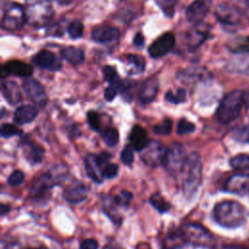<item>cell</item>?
Listing matches in <instances>:
<instances>
[{
	"label": "cell",
	"mask_w": 249,
	"mask_h": 249,
	"mask_svg": "<svg viewBox=\"0 0 249 249\" xmlns=\"http://www.w3.org/2000/svg\"><path fill=\"white\" fill-rule=\"evenodd\" d=\"M32 61L37 66L50 71H58L62 66L60 59L49 50H42L38 52L32 57Z\"/></svg>",
	"instance_id": "17"
},
{
	"label": "cell",
	"mask_w": 249,
	"mask_h": 249,
	"mask_svg": "<svg viewBox=\"0 0 249 249\" xmlns=\"http://www.w3.org/2000/svg\"><path fill=\"white\" fill-rule=\"evenodd\" d=\"M24 11L27 22L34 27L45 26L54 14L51 0H25Z\"/></svg>",
	"instance_id": "6"
},
{
	"label": "cell",
	"mask_w": 249,
	"mask_h": 249,
	"mask_svg": "<svg viewBox=\"0 0 249 249\" xmlns=\"http://www.w3.org/2000/svg\"><path fill=\"white\" fill-rule=\"evenodd\" d=\"M21 134V131L13 124H3L1 126V136L4 138H10L12 136Z\"/></svg>",
	"instance_id": "44"
},
{
	"label": "cell",
	"mask_w": 249,
	"mask_h": 249,
	"mask_svg": "<svg viewBox=\"0 0 249 249\" xmlns=\"http://www.w3.org/2000/svg\"><path fill=\"white\" fill-rule=\"evenodd\" d=\"M80 249H98V242L93 238H87L80 243Z\"/></svg>",
	"instance_id": "48"
},
{
	"label": "cell",
	"mask_w": 249,
	"mask_h": 249,
	"mask_svg": "<svg viewBox=\"0 0 249 249\" xmlns=\"http://www.w3.org/2000/svg\"><path fill=\"white\" fill-rule=\"evenodd\" d=\"M38 116V109L34 105L25 104L18 107L14 112V121L18 124H25L33 122Z\"/></svg>",
	"instance_id": "23"
},
{
	"label": "cell",
	"mask_w": 249,
	"mask_h": 249,
	"mask_svg": "<svg viewBox=\"0 0 249 249\" xmlns=\"http://www.w3.org/2000/svg\"><path fill=\"white\" fill-rule=\"evenodd\" d=\"M23 249H48L45 246H39V247H27V248H23Z\"/></svg>",
	"instance_id": "55"
},
{
	"label": "cell",
	"mask_w": 249,
	"mask_h": 249,
	"mask_svg": "<svg viewBox=\"0 0 249 249\" xmlns=\"http://www.w3.org/2000/svg\"><path fill=\"white\" fill-rule=\"evenodd\" d=\"M188 155L184 146L179 142H174L166 148L162 165L172 176L179 175L185 168Z\"/></svg>",
	"instance_id": "7"
},
{
	"label": "cell",
	"mask_w": 249,
	"mask_h": 249,
	"mask_svg": "<svg viewBox=\"0 0 249 249\" xmlns=\"http://www.w3.org/2000/svg\"><path fill=\"white\" fill-rule=\"evenodd\" d=\"M212 0H196L191 3L186 9L187 19L193 24L201 23L208 14Z\"/></svg>",
	"instance_id": "14"
},
{
	"label": "cell",
	"mask_w": 249,
	"mask_h": 249,
	"mask_svg": "<svg viewBox=\"0 0 249 249\" xmlns=\"http://www.w3.org/2000/svg\"><path fill=\"white\" fill-rule=\"evenodd\" d=\"M227 48L233 53L249 54V36H241L230 41Z\"/></svg>",
	"instance_id": "29"
},
{
	"label": "cell",
	"mask_w": 249,
	"mask_h": 249,
	"mask_svg": "<svg viewBox=\"0 0 249 249\" xmlns=\"http://www.w3.org/2000/svg\"><path fill=\"white\" fill-rule=\"evenodd\" d=\"M102 172H103L104 178H108V179L115 178L119 173V166L116 163L108 162L104 165Z\"/></svg>",
	"instance_id": "46"
},
{
	"label": "cell",
	"mask_w": 249,
	"mask_h": 249,
	"mask_svg": "<svg viewBox=\"0 0 249 249\" xmlns=\"http://www.w3.org/2000/svg\"><path fill=\"white\" fill-rule=\"evenodd\" d=\"M133 44L137 48H142L144 46V36L142 33L137 32L133 37Z\"/></svg>",
	"instance_id": "50"
},
{
	"label": "cell",
	"mask_w": 249,
	"mask_h": 249,
	"mask_svg": "<svg viewBox=\"0 0 249 249\" xmlns=\"http://www.w3.org/2000/svg\"><path fill=\"white\" fill-rule=\"evenodd\" d=\"M67 177L66 168L62 165L53 166L47 173L41 175L30 188L29 198L32 200L43 199L52 188L59 185Z\"/></svg>",
	"instance_id": "3"
},
{
	"label": "cell",
	"mask_w": 249,
	"mask_h": 249,
	"mask_svg": "<svg viewBox=\"0 0 249 249\" xmlns=\"http://www.w3.org/2000/svg\"><path fill=\"white\" fill-rule=\"evenodd\" d=\"M58 4L60 5H68L70 3H72L74 0H55Z\"/></svg>",
	"instance_id": "53"
},
{
	"label": "cell",
	"mask_w": 249,
	"mask_h": 249,
	"mask_svg": "<svg viewBox=\"0 0 249 249\" xmlns=\"http://www.w3.org/2000/svg\"><path fill=\"white\" fill-rule=\"evenodd\" d=\"M1 92L10 105H17L21 101V92L14 81H4L1 84Z\"/></svg>",
	"instance_id": "25"
},
{
	"label": "cell",
	"mask_w": 249,
	"mask_h": 249,
	"mask_svg": "<svg viewBox=\"0 0 249 249\" xmlns=\"http://www.w3.org/2000/svg\"><path fill=\"white\" fill-rule=\"evenodd\" d=\"M133 195L125 190H122L120 192L119 195H116L114 196H112L113 201L119 206V207H123V208H126L129 205V202L132 199Z\"/></svg>",
	"instance_id": "38"
},
{
	"label": "cell",
	"mask_w": 249,
	"mask_h": 249,
	"mask_svg": "<svg viewBox=\"0 0 249 249\" xmlns=\"http://www.w3.org/2000/svg\"><path fill=\"white\" fill-rule=\"evenodd\" d=\"M48 34L53 36H61L63 34V27H61V22H57L50 27Z\"/></svg>",
	"instance_id": "49"
},
{
	"label": "cell",
	"mask_w": 249,
	"mask_h": 249,
	"mask_svg": "<svg viewBox=\"0 0 249 249\" xmlns=\"http://www.w3.org/2000/svg\"><path fill=\"white\" fill-rule=\"evenodd\" d=\"M186 177L183 182V191L187 198H192L200 186L202 179V164L197 153L193 152L188 155L186 166Z\"/></svg>",
	"instance_id": "5"
},
{
	"label": "cell",
	"mask_w": 249,
	"mask_h": 249,
	"mask_svg": "<svg viewBox=\"0 0 249 249\" xmlns=\"http://www.w3.org/2000/svg\"><path fill=\"white\" fill-rule=\"evenodd\" d=\"M174 46H175L174 34L172 32H166L150 45L148 52L152 57L158 58L171 52Z\"/></svg>",
	"instance_id": "11"
},
{
	"label": "cell",
	"mask_w": 249,
	"mask_h": 249,
	"mask_svg": "<svg viewBox=\"0 0 249 249\" xmlns=\"http://www.w3.org/2000/svg\"><path fill=\"white\" fill-rule=\"evenodd\" d=\"M24 180V174L21 170H15L13 171L10 176L7 179V183L10 186L16 187V186H19Z\"/></svg>",
	"instance_id": "45"
},
{
	"label": "cell",
	"mask_w": 249,
	"mask_h": 249,
	"mask_svg": "<svg viewBox=\"0 0 249 249\" xmlns=\"http://www.w3.org/2000/svg\"><path fill=\"white\" fill-rule=\"evenodd\" d=\"M196 130V125L192 122L182 118L178 121L177 123V127H176V133L178 135H185L191 132H194Z\"/></svg>",
	"instance_id": "39"
},
{
	"label": "cell",
	"mask_w": 249,
	"mask_h": 249,
	"mask_svg": "<svg viewBox=\"0 0 249 249\" xmlns=\"http://www.w3.org/2000/svg\"><path fill=\"white\" fill-rule=\"evenodd\" d=\"M136 88V82L131 80V79H126V80H122V83L120 85L119 92L121 93L123 99L126 102H130L133 98L134 90Z\"/></svg>",
	"instance_id": "30"
},
{
	"label": "cell",
	"mask_w": 249,
	"mask_h": 249,
	"mask_svg": "<svg viewBox=\"0 0 249 249\" xmlns=\"http://www.w3.org/2000/svg\"><path fill=\"white\" fill-rule=\"evenodd\" d=\"M9 209H10L9 205L2 204V205H1V215H2V216H3V215H5V214L9 211Z\"/></svg>",
	"instance_id": "52"
},
{
	"label": "cell",
	"mask_w": 249,
	"mask_h": 249,
	"mask_svg": "<svg viewBox=\"0 0 249 249\" xmlns=\"http://www.w3.org/2000/svg\"><path fill=\"white\" fill-rule=\"evenodd\" d=\"M159 80L157 77H150L146 79L140 87L138 92V99L142 104H149L153 102L159 92Z\"/></svg>",
	"instance_id": "18"
},
{
	"label": "cell",
	"mask_w": 249,
	"mask_h": 249,
	"mask_svg": "<svg viewBox=\"0 0 249 249\" xmlns=\"http://www.w3.org/2000/svg\"><path fill=\"white\" fill-rule=\"evenodd\" d=\"M128 138L130 141V145L135 151L138 152L143 151L151 141L148 138L146 130L139 124H135L132 126Z\"/></svg>",
	"instance_id": "22"
},
{
	"label": "cell",
	"mask_w": 249,
	"mask_h": 249,
	"mask_svg": "<svg viewBox=\"0 0 249 249\" xmlns=\"http://www.w3.org/2000/svg\"><path fill=\"white\" fill-rule=\"evenodd\" d=\"M153 130L158 135H167L172 130V121L170 119H165L160 124H156Z\"/></svg>",
	"instance_id": "41"
},
{
	"label": "cell",
	"mask_w": 249,
	"mask_h": 249,
	"mask_svg": "<svg viewBox=\"0 0 249 249\" xmlns=\"http://www.w3.org/2000/svg\"><path fill=\"white\" fill-rule=\"evenodd\" d=\"M224 190L237 196L249 195V174L238 172L231 175L226 181Z\"/></svg>",
	"instance_id": "13"
},
{
	"label": "cell",
	"mask_w": 249,
	"mask_h": 249,
	"mask_svg": "<svg viewBox=\"0 0 249 249\" xmlns=\"http://www.w3.org/2000/svg\"><path fill=\"white\" fill-rule=\"evenodd\" d=\"M245 104H246V106H247V108H249V99H247V100H245Z\"/></svg>",
	"instance_id": "56"
},
{
	"label": "cell",
	"mask_w": 249,
	"mask_h": 249,
	"mask_svg": "<svg viewBox=\"0 0 249 249\" xmlns=\"http://www.w3.org/2000/svg\"><path fill=\"white\" fill-rule=\"evenodd\" d=\"M231 137L240 143H249V124H240L231 130Z\"/></svg>",
	"instance_id": "33"
},
{
	"label": "cell",
	"mask_w": 249,
	"mask_h": 249,
	"mask_svg": "<svg viewBox=\"0 0 249 249\" xmlns=\"http://www.w3.org/2000/svg\"><path fill=\"white\" fill-rule=\"evenodd\" d=\"M22 146H23L24 157L30 163L36 164V163H40L43 160L45 151L42 146L26 139L23 140Z\"/></svg>",
	"instance_id": "24"
},
{
	"label": "cell",
	"mask_w": 249,
	"mask_h": 249,
	"mask_svg": "<svg viewBox=\"0 0 249 249\" xmlns=\"http://www.w3.org/2000/svg\"><path fill=\"white\" fill-rule=\"evenodd\" d=\"M120 31L117 27L111 25H100L92 30L91 39L97 43H112L118 41Z\"/></svg>",
	"instance_id": "20"
},
{
	"label": "cell",
	"mask_w": 249,
	"mask_h": 249,
	"mask_svg": "<svg viewBox=\"0 0 249 249\" xmlns=\"http://www.w3.org/2000/svg\"><path fill=\"white\" fill-rule=\"evenodd\" d=\"M134 149L131 145L125 146L121 153V160L124 164L130 166L134 161Z\"/></svg>",
	"instance_id": "42"
},
{
	"label": "cell",
	"mask_w": 249,
	"mask_h": 249,
	"mask_svg": "<svg viewBox=\"0 0 249 249\" xmlns=\"http://www.w3.org/2000/svg\"><path fill=\"white\" fill-rule=\"evenodd\" d=\"M210 33V27L202 24L198 23L196 24L186 35V41H187V45L190 51H195L197 48H199L208 38Z\"/></svg>",
	"instance_id": "15"
},
{
	"label": "cell",
	"mask_w": 249,
	"mask_h": 249,
	"mask_svg": "<svg viewBox=\"0 0 249 249\" xmlns=\"http://www.w3.org/2000/svg\"><path fill=\"white\" fill-rule=\"evenodd\" d=\"M87 121L91 129L98 131L100 129V115L93 110H89L87 113Z\"/></svg>",
	"instance_id": "43"
},
{
	"label": "cell",
	"mask_w": 249,
	"mask_h": 249,
	"mask_svg": "<svg viewBox=\"0 0 249 249\" xmlns=\"http://www.w3.org/2000/svg\"><path fill=\"white\" fill-rule=\"evenodd\" d=\"M223 249H246L240 246H233V245H230V246H225Z\"/></svg>",
	"instance_id": "54"
},
{
	"label": "cell",
	"mask_w": 249,
	"mask_h": 249,
	"mask_svg": "<svg viewBox=\"0 0 249 249\" xmlns=\"http://www.w3.org/2000/svg\"><path fill=\"white\" fill-rule=\"evenodd\" d=\"M85 169L88 176L96 184H101L103 182L104 176L102 172V167L97 161L96 155L89 154L84 160Z\"/></svg>",
	"instance_id": "21"
},
{
	"label": "cell",
	"mask_w": 249,
	"mask_h": 249,
	"mask_svg": "<svg viewBox=\"0 0 249 249\" xmlns=\"http://www.w3.org/2000/svg\"><path fill=\"white\" fill-rule=\"evenodd\" d=\"M231 166L235 170L249 169V154H238L230 160Z\"/></svg>",
	"instance_id": "32"
},
{
	"label": "cell",
	"mask_w": 249,
	"mask_h": 249,
	"mask_svg": "<svg viewBox=\"0 0 249 249\" xmlns=\"http://www.w3.org/2000/svg\"><path fill=\"white\" fill-rule=\"evenodd\" d=\"M102 249H124L122 246L119 244H113V243H107L106 245L103 246Z\"/></svg>",
	"instance_id": "51"
},
{
	"label": "cell",
	"mask_w": 249,
	"mask_h": 249,
	"mask_svg": "<svg viewBox=\"0 0 249 249\" xmlns=\"http://www.w3.org/2000/svg\"><path fill=\"white\" fill-rule=\"evenodd\" d=\"M166 148L160 141L151 140L147 147L141 151V160L145 164L156 167L159 164H162Z\"/></svg>",
	"instance_id": "9"
},
{
	"label": "cell",
	"mask_w": 249,
	"mask_h": 249,
	"mask_svg": "<svg viewBox=\"0 0 249 249\" xmlns=\"http://www.w3.org/2000/svg\"><path fill=\"white\" fill-rule=\"evenodd\" d=\"M119 206L113 201L112 196H102V211L113 221L115 224H120L122 222V217L119 215L117 210Z\"/></svg>",
	"instance_id": "27"
},
{
	"label": "cell",
	"mask_w": 249,
	"mask_h": 249,
	"mask_svg": "<svg viewBox=\"0 0 249 249\" xmlns=\"http://www.w3.org/2000/svg\"><path fill=\"white\" fill-rule=\"evenodd\" d=\"M60 55L62 58L67 60L69 63L73 65H79L82 64L85 60V53L82 49L73 47V46H67L60 50Z\"/></svg>",
	"instance_id": "26"
},
{
	"label": "cell",
	"mask_w": 249,
	"mask_h": 249,
	"mask_svg": "<svg viewBox=\"0 0 249 249\" xmlns=\"http://www.w3.org/2000/svg\"><path fill=\"white\" fill-rule=\"evenodd\" d=\"M102 72H103V76H104L105 81H107L109 83V85L115 86L118 89H120V85L122 83V80L120 79V77L117 73V70L113 66H111V65L104 66L103 69H102Z\"/></svg>",
	"instance_id": "35"
},
{
	"label": "cell",
	"mask_w": 249,
	"mask_h": 249,
	"mask_svg": "<svg viewBox=\"0 0 249 249\" xmlns=\"http://www.w3.org/2000/svg\"><path fill=\"white\" fill-rule=\"evenodd\" d=\"M245 104V93L242 89H233L221 99L216 110L217 120L224 124L236 120Z\"/></svg>",
	"instance_id": "2"
},
{
	"label": "cell",
	"mask_w": 249,
	"mask_h": 249,
	"mask_svg": "<svg viewBox=\"0 0 249 249\" xmlns=\"http://www.w3.org/2000/svg\"><path fill=\"white\" fill-rule=\"evenodd\" d=\"M88 189L82 182H75L67 186L63 193L62 197L69 203L78 204L87 198Z\"/></svg>",
	"instance_id": "19"
},
{
	"label": "cell",
	"mask_w": 249,
	"mask_h": 249,
	"mask_svg": "<svg viewBox=\"0 0 249 249\" xmlns=\"http://www.w3.org/2000/svg\"><path fill=\"white\" fill-rule=\"evenodd\" d=\"M212 216L219 226L226 229H236L246 222L244 206L233 199H225L216 203Z\"/></svg>",
	"instance_id": "1"
},
{
	"label": "cell",
	"mask_w": 249,
	"mask_h": 249,
	"mask_svg": "<svg viewBox=\"0 0 249 249\" xmlns=\"http://www.w3.org/2000/svg\"><path fill=\"white\" fill-rule=\"evenodd\" d=\"M22 88L27 96L35 103L41 107L45 106L47 103V94L44 87L41 83L33 78H25L22 82Z\"/></svg>",
	"instance_id": "12"
},
{
	"label": "cell",
	"mask_w": 249,
	"mask_h": 249,
	"mask_svg": "<svg viewBox=\"0 0 249 249\" xmlns=\"http://www.w3.org/2000/svg\"><path fill=\"white\" fill-rule=\"evenodd\" d=\"M33 73V67L20 60H10L4 64L1 68V78H5L9 75L28 78Z\"/></svg>",
	"instance_id": "16"
},
{
	"label": "cell",
	"mask_w": 249,
	"mask_h": 249,
	"mask_svg": "<svg viewBox=\"0 0 249 249\" xmlns=\"http://www.w3.org/2000/svg\"><path fill=\"white\" fill-rule=\"evenodd\" d=\"M186 89L183 88H179L176 89V91H172V90H167L165 92L164 98L167 102L172 103V104H180L185 102L186 100Z\"/></svg>",
	"instance_id": "36"
},
{
	"label": "cell",
	"mask_w": 249,
	"mask_h": 249,
	"mask_svg": "<svg viewBox=\"0 0 249 249\" xmlns=\"http://www.w3.org/2000/svg\"><path fill=\"white\" fill-rule=\"evenodd\" d=\"M67 32L71 39H79L84 33V25L80 20H72L67 25Z\"/></svg>",
	"instance_id": "37"
},
{
	"label": "cell",
	"mask_w": 249,
	"mask_h": 249,
	"mask_svg": "<svg viewBox=\"0 0 249 249\" xmlns=\"http://www.w3.org/2000/svg\"><path fill=\"white\" fill-rule=\"evenodd\" d=\"M126 63L128 65L127 73L129 75H136L144 72L146 67V60L142 55L129 53L126 55Z\"/></svg>",
	"instance_id": "28"
},
{
	"label": "cell",
	"mask_w": 249,
	"mask_h": 249,
	"mask_svg": "<svg viewBox=\"0 0 249 249\" xmlns=\"http://www.w3.org/2000/svg\"><path fill=\"white\" fill-rule=\"evenodd\" d=\"M101 138L109 147H115L119 142V131L114 127H107L101 131Z\"/></svg>",
	"instance_id": "34"
},
{
	"label": "cell",
	"mask_w": 249,
	"mask_h": 249,
	"mask_svg": "<svg viewBox=\"0 0 249 249\" xmlns=\"http://www.w3.org/2000/svg\"><path fill=\"white\" fill-rule=\"evenodd\" d=\"M179 232L185 243L206 249H212L215 247V236L200 224L188 223L183 226Z\"/></svg>",
	"instance_id": "4"
},
{
	"label": "cell",
	"mask_w": 249,
	"mask_h": 249,
	"mask_svg": "<svg viewBox=\"0 0 249 249\" xmlns=\"http://www.w3.org/2000/svg\"><path fill=\"white\" fill-rule=\"evenodd\" d=\"M149 202L150 204L155 208L157 209L160 213L163 214V213H166L169 211L171 205L169 202H167L165 200V198L160 194V193H154L150 198H149Z\"/></svg>",
	"instance_id": "31"
},
{
	"label": "cell",
	"mask_w": 249,
	"mask_h": 249,
	"mask_svg": "<svg viewBox=\"0 0 249 249\" xmlns=\"http://www.w3.org/2000/svg\"><path fill=\"white\" fill-rule=\"evenodd\" d=\"M118 92H119V89L117 87L109 85L104 90V97L107 101H112L116 97Z\"/></svg>",
	"instance_id": "47"
},
{
	"label": "cell",
	"mask_w": 249,
	"mask_h": 249,
	"mask_svg": "<svg viewBox=\"0 0 249 249\" xmlns=\"http://www.w3.org/2000/svg\"><path fill=\"white\" fill-rule=\"evenodd\" d=\"M156 2L167 17H172L178 0H156Z\"/></svg>",
	"instance_id": "40"
},
{
	"label": "cell",
	"mask_w": 249,
	"mask_h": 249,
	"mask_svg": "<svg viewBox=\"0 0 249 249\" xmlns=\"http://www.w3.org/2000/svg\"><path fill=\"white\" fill-rule=\"evenodd\" d=\"M26 21L24 7L18 3H9L6 5L1 20L3 29L17 31L21 29Z\"/></svg>",
	"instance_id": "8"
},
{
	"label": "cell",
	"mask_w": 249,
	"mask_h": 249,
	"mask_svg": "<svg viewBox=\"0 0 249 249\" xmlns=\"http://www.w3.org/2000/svg\"><path fill=\"white\" fill-rule=\"evenodd\" d=\"M214 15L218 21L226 25H237L242 19L241 11L230 3H220L217 5Z\"/></svg>",
	"instance_id": "10"
}]
</instances>
